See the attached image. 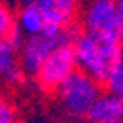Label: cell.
Returning a JSON list of instances; mask_svg holds the SVG:
<instances>
[{"label":"cell","instance_id":"obj_2","mask_svg":"<svg viewBox=\"0 0 123 123\" xmlns=\"http://www.w3.org/2000/svg\"><path fill=\"white\" fill-rule=\"evenodd\" d=\"M63 113L72 120H84L89 108L101 94V82L75 68L56 89Z\"/></svg>","mask_w":123,"mask_h":123},{"label":"cell","instance_id":"obj_9","mask_svg":"<svg viewBox=\"0 0 123 123\" xmlns=\"http://www.w3.org/2000/svg\"><path fill=\"white\" fill-rule=\"evenodd\" d=\"M44 24L46 21L43 17V14L39 12V9L31 4H22L19 10L15 12V26L24 33V36L39 34Z\"/></svg>","mask_w":123,"mask_h":123},{"label":"cell","instance_id":"obj_1","mask_svg":"<svg viewBox=\"0 0 123 123\" xmlns=\"http://www.w3.org/2000/svg\"><path fill=\"white\" fill-rule=\"evenodd\" d=\"M77 68L103 80L106 72L116 62H121V41L96 31H82L72 43Z\"/></svg>","mask_w":123,"mask_h":123},{"label":"cell","instance_id":"obj_11","mask_svg":"<svg viewBox=\"0 0 123 123\" xmlns=\"http://www.w3.org/2000/svg\"><path fill=\"white\" fill-rule=\"evenodd\" d=\"M15 26V14L7 0H0V43L5 39L9 31Z\"/></svg>","mask_w":123,"mask_h":123},{"label":"cell","instance_id":"obj_12","mask_svg":"<svg viewBox=\"0 0 123 123\" xmlns=\"http://www.w3.org/2000/svg\"><path fill=\"white\" fill-rule=\"evenodd\" d=\"M0 123H17V110L4 94H0Z\"/></svg>","mask_w":123,"mask_h":123},{"label":"cell","instance_id":"obj_8","mask_svg":"<svg viewBox=\"0 0 123 123\" xmlns=\"http://www.w3.org/2000/svg\"><path fill=\"white\" fill-rule=\"evenodd\" d=\"M0 77L9 86H19L24 80V72L17 60V53L10 50L4 41L0 43Z\"/></svg>","mask_w":123,"mask_h":123},{"label":"cell","instance_id":"obj_13","mask_svg":"<svg viewBox=\"0 0 123 123\" xmlns=\"http://www.w3.org/2000/svg\"><path fill=\"white\" fill-rule=\"evenodd\" d=\"M24 39H26V36H24V33L17 27V26H14L10 31H9V34L5 36V39H4V43L9 46L10 50H14L15 53H17L19 50H21V46H22V43H24Z\"/></svg>","mask_w":123,"mask_h":123},{"label":"cell","instance_id":"obj_15","mask_svg":"<svg viewBox=\"0 0 123 123\" xmlns=\"http://www.w3.org/2000/svg\"><path fill=\"white\" fill-rule=\"evenodd\" d=\"M0 84H2V77H0Z\"/></svg>","mask_w":123,"mask_h":123},{"label":"cell","instance_id":"obj_6","mask_svg":"<svg viewBox=\"0 0 123 123\" xmlns=\"http://www.w3.org/2000/svg\"><path fill=\"white\" fill-rule=\"evenodd\" d=\"M22 4H31L39 9L44 21L58 27L74 24L79 15L80 0H22Z\"/></svg>","mask_w":123,"mask_h":123},{"label":"cell","instance_id":"obj_7","mask_svg":"<svg viewBox=\"0 0 123 123\" xmlns=\"http://www.w3.org/2000/svg\"><path fill=\"white\" fill-rule=\"evenodd\" d=\"M123 116V101L121 96L116 94H101L96 98L92 106L87 111V120L91 123H104V121H113V120H121Z\"/></svg>","mask_w":123,"mask_h":123},{"label":"cell","instance_id":"obj_14","mask_svg":"<svg viewBox=\"0 0 123 123\" xmlns=\"http://www.w3.org/2000/svg\"><path fill=\"white\" fill-rule=\"evenodd\" d=\"M104 123H121V120H113V121H104Z\"/></svg>","mask_w":123,"mask_h":123},{"label":"cell","instance_id":"obj_10","mask_svg":"<svg viewBox=\"0 0 123 123\" xmlns=\"http://www.w3.org/2000/svg\"><path fill=\"white\" fill-rule=\"evenodd\" d=\"M101 82H104L108 92L121 96V92H123V65H121V62H116V63L106 72V75L103 77Z\"/></svg>","mask_w":123,"mask_h":123},{"label":"cell","instance_id":"obj_5","mask_svg":"<svg viewBox=\"0 0 123 123\" xmlns=\"http://www.w3.org/2000/svg\"><path fill=\"white\" fill-rule=\"evenodd\" d=\"M75 68H77V63H75L72 44H56L46 55L34 77L38 79V84L41 89L53 92Z\"/></svg>","mask_w":123,"mask_h":123},{"label":"cell","instance_id":"obj_4","mask_svg":"<svg viewBox=\"0 0 123 123\" xmlns=\"http://www.w3.org/2000/svg\"><path fill=\"white\" fill-rule=\"evenodd\" d=\"M79 34L75 31L74 24L70 26H65L62 27L60 31V36H50L46 33H41L39 34H34V36H26L21 50L17 51L19 56V63H21V68L24 72V75H36V72L39 70L43 60L48 55L56 44H72L75 36Z\"/></svg>","mask_w":123,"mask_h":123},{"label":"cell","instance_id":"obj_3","mask_svg":"<svg viewBox=\"0 0 123 123\" xmlns=\"http://www.w3.org/2000/svg\"><path fill=\"white\" fill-rule=\"evenodd\" d=\"M79 14L84 29L103 33L121 41L123 34L121 0H82Z\"/></svg>","mask_w":123,"mask_h":123}]
</instances>
